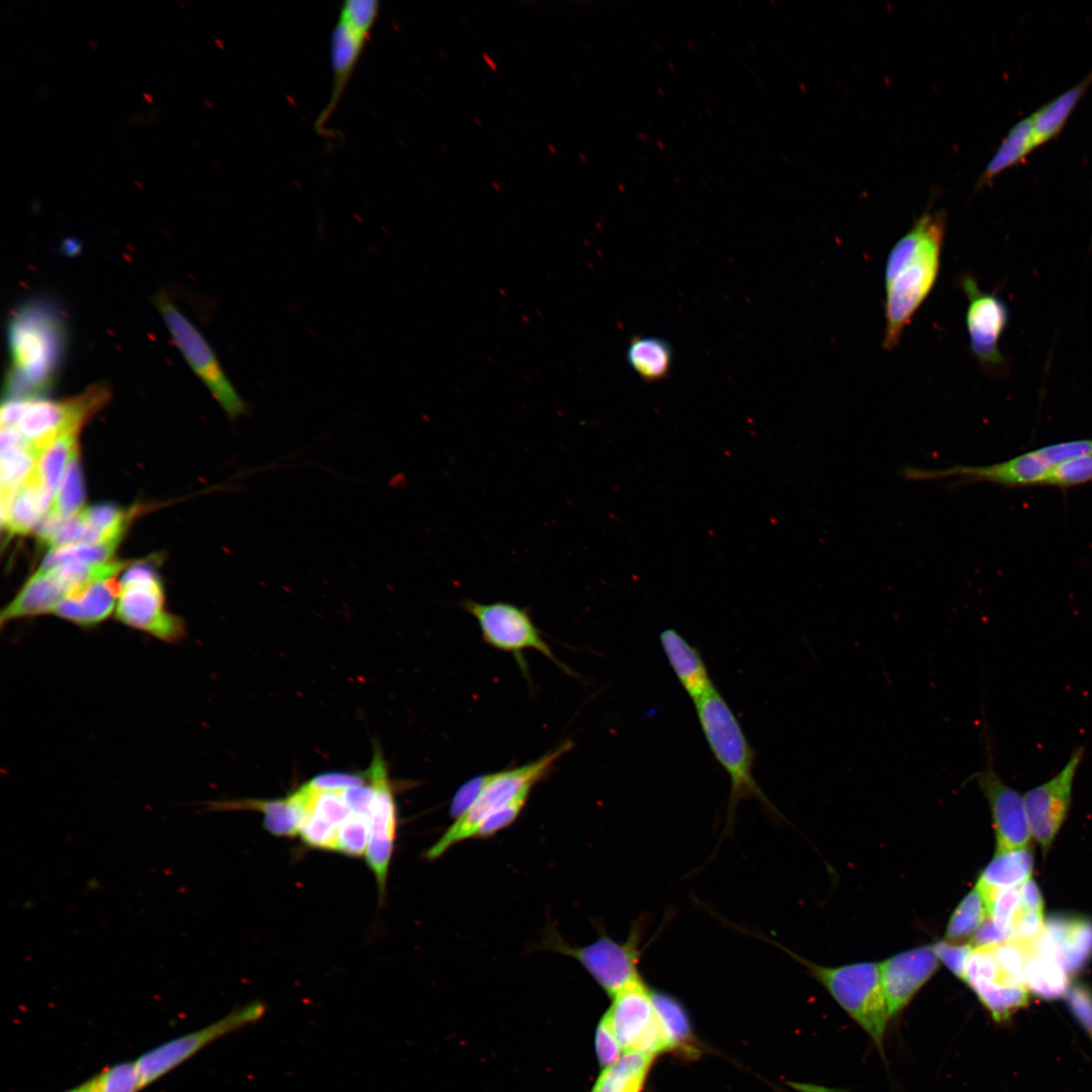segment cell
I'll return each mask as SVG.
<instances>
[{
	"mask_svg": "<svg viewBox=\"0 0 1092 1092\" xmlns=\"http://www.w3.org/2000/svg\"><path fill=\"white\" fill-rule=\"evenodd\" d=\"M612 998L605 1014L624 1052L632 1051L655 1016L652 991L640 979Z\"/></svg>",
	"mask_w": 1092,
	"mask_h": 1092,
	"instance_id": "obj_20",
	"label": "cell"
},
{
	"mask_svg": "<svg viewBox=\"0 0 1092 1092\" xmlns=\"http://www.w3.org/2000/svg\"><path fill=\"white\" fill-rule=\"evenodd\" d=\"M309 792L302 785L286 798L274 800L215 801L209 810H257L264 815V827L276 836H294L307 815Z\"/></svg>",
	"mask_w": 1092,
	"mask_h": 1092,
	"instance_id": "obj_21",
	"label": "cell"
},
{
	"mask_svg": "<svg viewBox=\"0 0 1092 1092\" xmlns=\"http://www.w3.org/2000/svg\"><path fill=\"white\" fill-rule=\"evenodd\" d=\"M973 948L972 943L957 944L947 940L938 941L933 945V949L938 960L963 981L967 963Z\"/></svg>",
	"mask_w": 1092,
	"mask_h": 1092,
	"instance_id": "obj_48",
	"label": "cell"
},
{
	"mask_svg": "<svg viewBox=\"0 0 1092 1092\" xmlns=\"http://www.w3.org/2000/svg\"><path fill=\"white\" fill-rule=\"evenodd\" d=\"M109 395L104 385L97 384L64 400L44 397L15 399L18 418L13 428L19 431L39 457L63 433L81 430L84 423L105 404Z\"/></svg>",
	"mask_w": 1092,
	"mask_h": 1092,
	"instance_id": "obj_10",
	"label": "cell"
},
{
	"mask_svg": "<svg viewBox=\"0 0 1092 1092\" xmlns=\"http://www.w3.org/2000/svg\"><path fill=\"white\" fill-rule=\"evenodd\" d=\"M120 590L113 578L93 582L69 594L53 614L80 627L95 626L112 613Z\"/></svg>",
	"mask_w": 1092,
	"mask_h": 1092,
	"instance_id": "obj_24",
	"label": "cell"
},
{
	"mask_svg": "<svg viewBox=\"0 0 1092 1092\" xmlns=\"http://www.w3.org/2000/svg\"><path fill=\"white\" fill-rule=\"evenodd\" d=\"M1084 89V83L1075 86L1031 116L1034 147L1046 142L1059 131Z\"/></svg>",
	"mask_w": 1092,
	"mask_h": 1092,
	"instance_id": "obj_35",
	"label": "cell"
},
{
	"mask_svg": "<svg viewBox=\"0 0 1092 1092\" xmlns=\"http://www.w3.org/2000/svg\"><path fill=\"white\" fill-rule=\"evenodd\" d=\"M654 1056L627 1051L612 1065L604 1068L594 1090L598 1092H640L644 1086Z\"/></svg>",
	"mask_w": 1092,
	"mask_h": 1092,
	"instance_id": "obj_30",
	"label": "cell"
},
{
	"mask_svg": "<svg viewBox=\"0 0 1092 1092\" xmlns=\"http://www.w3.org/2000/svg\"><path fill=\"white\" fill-rule=\"evenodd\" d=\"M1032 868V853L1026 847L996 854L982 872L977 885L993 891L1017 887L1030 879Z\"/></svg>",
	"mask_w": 1092,
	"mask_h": 1092,
	"instance_id": "obj_31",
	"label": "cell"
},
{
	"mask_svg": "<svg viewBox=\"0 0 1092 1092\" xmlns=\"http://www.w3.org/2000/svg\"><path fill=\"white\" fill-rule=\"evenodd\" d=\"M342 794L343 799L351 812L370 815L375 796L370 781L369 784L366 783L362 786L346 788L343 790Z\"/></svg>",
	"mask_w": 1092,
	"mask_h": 1092,
	"instance_id": "obj_52",
	"label": "cell"
},
{
	"mask_svg": "<svg viewBox=\"0 0 1092 1092\" xmlns=\"http://www.w3.org/2000/svg\"><path fill=\"white\" fill-rule=\"evenodd\" d=\"M87 1082L91 1092H138L143 1088L135 1061L106 1068Z\"/></svg>",
	"mask_w": 1092,
	"mask_h": 1092,
	"instance_id": "obj_39",
	"label": "cell"
},
{
	"mask_svg": "<svg viewBox=\"0 0 1092 1092\" xmlns=\"http://www.w3.org/2000/svg\"><path fill=\"white\" fill-rule=\"evenodd\" d=\"M1092 479V455L1081 456L1053 466L1043 483L1074 485Z\"/></svg>",
	"mask_w": 1092,
	"mask_h": 1092,
	"instance_id": "obj_44",
	"label": "cell"
},
{
	"mask_svg": "<svg viewBox=\"0 0 1092 1092\" xmlns=\"http://www.w3.org/2000/svg\"><path fill=\"white\" fill-rule=\"evenodd\" d=\"M1034 943L1054 956L1068 974H1074L1092 958V921L1079 917H1050Z\"/></svg>",
	"mask_w": 1092,
	"mask_h": 1092,
	"instance_id": "obj_19",
	"label": "cell"
},
{
	"mask_svg": "<svg viewBox=\"0 0 1092 1092\" xmlns=\"http://www.w3.org/2000/svg\"><path fill=\"white\" fill-rule=\"evenodd\" d=\"M266 1012V1005L256 1001L229 1013L223 1018L190 1033L175 1037L135 1060L143 1087L156 1081L219 1037L253 1024Z\"/></svg>",
	"mask_w": 1092,
	"mask_h": 1092,
	"instance_id": "obj_12",
	"label": "cell"
},
{
	"mask_svg": "<svg viewBox=\"0 0 1092 1092\" xmlns=\"http://www.w3.org/2000/svg\"><path fill=\"white\" fill-rule=\"evenodd\" d=\"M369 836L370 815L351 812L339 826L336 850L361 856L366 853Z\"/></svg>",
	"mask_w": 1092,
	"mask_h": 1092,
	"instance_id": "obj_40",
	"label": "cell"
},
{
	"mask_svg": "<svg viewBox=\"0 0 1092 1092\" xmlns=\"http://www.w3.org/2000/svg\"><path fill=\"white\" fill-rule=\"evenodd\" d=\"M339 827L325 819L308 813L304 818L298 834L308 846L336 850Z\"/></svg>",
	"mask_w": 1092,
	"mask_h": 1092,
	"instance_id": "obj_45",
	"label": "cell"
},
{
	"mask_svg": "<svg viewBox=\"0 0 1092 1092\" xmlns=\"http://www.w3.org/2000/svg\"><path fill=\"white\" fill-rule=\"evenodd\" d=\"M492 777L493 772L479 775L462 784L455 792L450 803V816L455 820L460 818L470 808Z\"/></svg>",
	"mask_w": 1092,
	"mask_h": 1092,
	"instance_id": "obj_47",
	"label": "cell"
},
{
	"mask_svg": "<svg viewBox=\"0 0 1092 1092\" xmlns=\"http://www.w3.org/2000/svg\"><path fill=\"white\" fill-rule=\"evenodd\" d=\"M379 6L377 0H346L341 6L338 20L369 37L379 15Z\"/></svg>",
	"mask_w": 1092,
	"mask_h": 1092,
	"instance_id": "obj_42",
	"label": "cell"
},
{
	"mask_svg": "<svg viewBox=\"0 0 1092 1092\" xmlns=\"http://www.w3.org/2000/svg\"><path fill=\"white\" fill-rule=\"evenodd\" d=\"M659 642L680 686L695 702L716 691L700 651L673 628L661 631Z\"/></svg>",
	"mask_w": 1092,
	"mask_h": 1092,
	"instance_id": "obj_23",
	"label": "cell"
},
{
	"mask_svg": "<svg viewBox=\"0 0 1092 1092\" xmlns=\"http://www.w3.org/2000/svg\"><path fill=\"white\" fill-rule=\"evenodd\" d=\"M939 960L933 946H919L893 956L880 965L882 985L891 1017L901 1012L935 973Z\"/></svg>",
	"mask_w": 1092,
	"mask_h": 1092,
	"instance_id": "obj_18",
	"label": "cell"
},
{
	"mask_svg": "<svg viewBox=\"0 0 1092 1092\" xmlns=\"http://www.w3.org/2000/svg\"><path fill=\"white\" fill-rule=\"evenodd\" d=\"M1069 1006L1076 1018L1092 1036V992L1083 985L1068 989Z\"/></svg>",
	"mask_w": 1092,
	"mask_h": 1092,
	"instance_id": "obj_50",
	"label": "cell"
},
{
	"mask_svg": "<svg viewBox=\"0 0 1092 1092\" xmlns=\"http://www.w3.org/2000/svg\"><path fill=\"white\" fill-rule=\"evenodd\" d=\"M1028 944L1018 938L977 945L966 967L964 982L997 1021L1008 1019L1027 1003L1023 972Z\"/></svg>",
	"mask_w": 1092,
	"mask_h": 1092,
	"instance_id": "obj_4",
	"label": "cell"
},
{
	"mask_svg": "<svg viewBox=\"0 0 1092 1092\" xmlns=\"http://www.w3.org/2000/svg\"><path fill=\"white\" fill-rule=\"evenodd\" d=\"M8 338L6 399L42 397L63 355L65 330L60 316L40 302L29 303L12 316Z\"/></svg>",
	"mask_w": 1092,
	"mask_h": 1092,
	"instance_id": "obj_2",
	"label": "cell"
},
{
	"mask_svg": "<svg viewBox=\"0 0 1092 1092\" xmlns=\"http://www.w3.org/2000/svg\"><path fill=\"white\" fill-rule=\"evenodd\" d=\"M79 432L80 430H71L60 435L41 452L32 470L54 498L71 459L79 450Z\"/></svg>",
	"mask_w": 1092,
	"mask_h": 1092,
	"instance_id": "obj_32",
	"label": "cell"
},
{
	"mask_svg": "<svg viewBox=\"0 0 1092 1092\" xmlns=\"http://www.w3.org/2000/svg\"><path fill=\"white\" fill-rule=\"evenodd\" d=\"M368 38L337 20L331 38L332 92L326 107L315 120L317 130L325 127L338 107Z\"/></svg>",
	"mask_w": 1092,
	"mask_h": 1092,
	"instance_id": "obj_22",
	"label": "cell"
},
{
	"mask_svg": "<svg viewBox=\"0 0 1092 1092\" xmlns=\"http://www.w3.org/2000/svg\"><path fill=\"white\" fill-rule=\"evenodd\" d=\"M641 933V923H636L625 941H617L603 933L589 944L574 946L565 941L555 928H549L540 946L576 960L599 986L614 997L625 987L642 979L638 968Z\"/></svg>",
	"mask_w": 1092,
	"mask_h": 1092,
	"instance_id": "obj_8",
	"label": "cell"
},
{
	"mask_svg": "<svg viewBox=\"0 0 1092 1092\" xmlns=\"http://www.w3.org/2000/svg\"><path fill=\"white\" fill-rule=\"evenodd\" d=\"M695 705L707 743L730 780L727 827L732 826L736 808L744 799H756L778 813L754 779L753 749L725 699L716 690Z\"/></svg>",
	"mask_w": 1092,
	"mask_h": 1092,
	"instance_id": "obj_3",
	"label": "cell"
},
{
	"mask_svg": "<svg viewBox=\"0 0 1092 1092\" xmlns=\"http://www.w3.org/2000/svg\"><path fill=\"white\" fill-rule=\"evenodd\" d=\"M592 1092H598V1091H596V1090H594V1089H593V1090H592Z\"/></svg>",
	"mask_w": 1092,
	"mask_h": 1092,
	"instance_id": "obj_55",
	"label": "cell"
},
{
	"mask_svg": "<svg viewBox=\"0 0 1092 1092\" xmlns=\"http://www.w3.org/2000/svg\"><path fill=\"white\" fill-rule=\"evenodd\" d=\"M989 918L988 905L980 890L975 887L952 913L946 927V940L957 942L967 938Z\"/></svg>",
	"mask_w": 1092,
	"mask_h": 1092,
	"instance_id": "obj_36",
	"label": "cell"
},
{
	"mask_svg": "<svg viewBox=\"0 0 1092 1092\" xmlns=\"http://www.w3.org/2000/svg\"><path fill=\"white\" fill-rule=\"evenodd\" d=\"M625 355L632 371L647 383L663 380L670 373L673 351L663 338L635 335L631 337Z\"/></svg>",
	"mask_w": 1092,
	"mask_h": 1092,
	"instance_id": "obj_27",
	"label": "cell"
},
{
	"mask_svg": "<svg viewBox=\"0 0 1092 1092\" xmlns=\"http://www.w3.org/2000/svg\"><path fill=\"white\" fill-rule=\"evenodd\" d=\"M66 1092H91V1091H90L88 1082H85V1083L79 1085L78 1087H76L74 1089H71L69 1091H66Z\"/></svg>",
	"mask_w": 1092,
	"mask_h": 1092,
	"instance_id": "obj_54",
	"label": "cell"
},
{
	"mask_svg": "<svg viewBox=\"0 0 1092 1092\" xmlns=\"http://www.w3.org/2000/svg\"><path fill=\"white\" fill-rule=\"evenodd\" d=\"M367 772L375 796L370 813V836L365 854L382 898L394 848L397 822L396 805L387 766L377 747L374 749L371 766Z\"/></svg>",
	"mask_w": 1092,
	"mask_h": 1092,
	"instance_id": "obj_15",
	"label": "cell"
},
{
	"mask_svg": "<svg viewBox=\"0 0 1092 1092\" xmlns=\"http://www.w3.org/2000/svg\"><path fill=\"white\" fill-rule=\"evenodd\" d=\"M1032 148H1034L1032 118L1028 117L1017 122L1009 130L981 174L978 186L984 185L1017 163Z\"/></svg>",
	"mask_w": 1092,
	"mask_h": 1092,
	"instance_id": "obj_34",
	"label": "cell"
},
{
	"mask_svg": "<svg viewBox=\"0 0 1092 1092\" xmlns=\"http://www.w3.org/2000/svg\"><path fill=\"white\" fill-rule=\"evenodd\" d=\"M1006 938L1007 936L995 926L990 918L974 934V941L977 945L998 942Z\"/></svg>",
	"mask_w": 1092,
	"mask_h": 1092,
	"instance_id": "obj_53",
	"label": "cell"
},
{
	"mask_svg": "<svg viewBox=\"0 0 1092 1092\" xmlns=\"http://www.w3.org/2000/svg\"><path fill=\"white\" fill-rule=\"evenodd\" d=\"M37 458L16 428H1V496L14 494L32 472Z\"/></svg>",
	"mask_w": 1092,
	"mask_h": 1092,
	"instance_id": "obj_28",
	"label": "cell"
},
{
	"mask_svg": "<svg viewBox=\"0 0 1092 1092\" xmlns=\"http://www.w3.org/2000/svg\"><path fill=\"white\" fill-rule=\"evenodd\" d=\"M819 981L840 1007L883 1051L891 1015L882 985L880 965L858 963L840 967L813 964L784 948Z\"/></svg>",
	"mask_w": 1092,
	"mask_h": 1092,
	"instance_id": "obj_5",
	"label": "cell"
},
{
	"mask_svg": "<svg viewBox=\"0 0 1092 1092\" xmlns=\"http://www.w3.org/2000/svg\"><path fill=\"white\" fill-rule=\"evenodd\" d=\"M533 787L534 785L526 786L502 808L487 816L476 829L473 838H488L514 823L524 809Z\"/></svg>",
	"mask_w": 1092,
	"mask_h": 1092,
	"instance_id": "obj_41",
	"label": "cell"
},
{
	"mask_svg": "<svg viewBox=\"0 0 1092 1092\" xmlns=\"http://www.w3.org/2000/svg\"><path fill=\"white\" fill-rule=\"evenodd\" d=\"M945 230V212L940 210L926 228L906 233L890 250L884 267L885 350L898 346L905 327L932 290Z\"/></svg>",
	"mask_w": 1092,
	"mask_h": 1092,
	"instance_id": "obj_1",
	"label": "cell"
},
{
	"mask_svg": "<svg viewBox=\"0 0 1092 1092\" xmlns=\"http://www.w3.org/2000/svg\"><path fill=\"white\" fill-rule=\"evenodd\" d=\"M155 305L186 362L209 390L232 422L249 415L251 406L240 394L221 366L214 350L201 332L164 292L155 296Z\"/></svg>",
	"mask_w": 1092,
	"mask_h": 1092,
	"instance_id": "obj_7",
	"label": "cell"
},
{
	"mask_svg": "<svg viewBox=\"0 0 1092 1092\" xmlns=\"http://www.w3.org/2000/svg\"><path fill=\"white\" fill-rule=\"evenodd\" d=\"M961 284L968 299L965 320L972 354L988 370L1002 368L998 342L1008 324V307L995 293L981 290L970 274L962 276Z\"/></svg>",
	"mask_w": 1092,
	"mask_h": 1092,
	"instance_id": "obj_14",
	"label": "cell"
},
{
	"mask_svg": "<svg viewBox=\"0 0 1092 1092\" xmlns=\"http://www.w3.org/2000/svg\"><path fill=\"white\" fill-rule=\"evenodd\" d=\"M369 781L368 772L365 775L331 771L312 778L308 785L317 790H339L358 787Z\"/></svg>",
	"mask_w": 1092,
	"mask_h": 1092,
	"instance_id": "obj_51",
	"label": "cell"
},
{
	"mask_svg": "<svg viewBox=\"0 0 1092 1092\" xmlns=\"http://www.w3.org/2000/svg\"><path fill=\"white\" fill-rule=\"evenodd\" d=\"M1021 905L1020 886L998 890L993 898L990 919L1007 938L1012 921Z\"/></svg>",
	"mask_w": 1092,
	"mask_h": 1092,
	"instance_id": "obj_43",
	"label": "cell"
},
{
	"mask_svg": "<svg viewBox=\"0 0 1092 1092\" xmlns=\"http://www.w3.org/2000/svg\"><path fill=\"white\" fill-rule=\"evenodd\" d=\"M990 752L989 749L984 769L973 778L989 803L996 833V854H1000L1025 848L1031 832L1023 797L1000 778Z\"/></svg>",
	"mask_w": 1092,
	"mask_h": 1092,
	"instance_id": "obj_16",
	"label": "cell"
},
{
	"mask_svg": "<svg viewBox=\"0 0 1092 1092\" xmlns=\"http://www.w3.org/2000/svg\"><path fill=\"white\" fill-rule=\"evenodd\" d=\"M84 498L85 491L78 450L67 467L49 512L67 520L83 510Z\"/></svg>",
	"mask_w": 1092,
	"mask_h": 1092,
	"instance_id": "obj_37",
	"label": "cell"
},
{
	"mask_svg": "<svg viewBox=\"0 0 1092 1092\" xmlns=\"http://www.w3.org/2000/svg\"><path fill=\"white\" fill-rule=\"evenodd\" d=\"M1084 754L1085 746L1076 747L1056 776L1023 796L1031 835L1044 854L1067 817L1074 782Z\"/></svg>",
	"mask_w": 1092,
	"mask_h": 1092,
	"instance_id": "obj_13",
	"label": "cell"
},
{
	"mask_svg": "<svg viewBox=\"0 0 1092 1092\" xmlns=\"http://www.w3.org/2000/svg\"><path fill=\"white\" fill-rule=\"evenodd\" d=\"M1068 973L1052 954L1039 949L1034 939L1024 965L1023 978L1026 988L1044 999H1056L1068 991Z\"/></svg>",
	"mask_w": 1092,
	"mask_h": 1092,
	"instance_id": "obj_29",
	"label": "cell"
},
{
	"mask_svg": "<svg viewBox=\"0 0 1092 1092\" xmlns=\"http://www.w3.org/2000/svg\"><path fill=\"white\" fill-rule=\"evenodd\" d=\"M1051 467L1081 456L1092 455V441L1081 440L1046 446L1035 451Z\"/></svg>",
	"mask_w": 1092,
	"mask_h": 1092,
	"instance_id": "obj_49",
	"label": "cell"
},
{
	"mask_svg": "<svg viewBox=\"0 0 1092 1092\" xmlns=\"http://www.w3.org/2000/svg\"><path fill=\"white\" fill-rule=\"evenodd\" d=\"M462 608L478 623L486 644L516 656L519 664L524 650H536L571 673L553 653L525 608L507 602L479 603L465 600Z\"/></svg>",
	"mask_w": 1092,
	"mask_h": 1092,
	"instance_id": "obj_11",
	"label": "cell"
},
{
	"mask_svg": "<svg viewBox=\"0 0 1092 1092\" xmlns=\"http://www.w3.org/2000/svg\"><path fill=\"white\" fill-rule=\"evenodd\" d=\"M67 590L50 570H37L2 610L0 625L14 620L54 613Z\"/></svg>",
	"mask_w": 1092,
	"mask_h": 1092,
	"instance_id": "obj_26",
	"label": "cell"
},
{
	"mask_svg": "<svg viewBox=\"0 0 1092 1092\" xmlns=\"http://www.w3.org/2000/svg\"><path fill=\"white\" fill-rule=\"evenodd\" d=\"M652 998L668 1051L695 1054L692 1025L682 1004L673 996L662 992L652 991Z\"/></svg>",
	"mask_w": 1092,
	"mask_h": 1092,
	"instance_id": "obj_33",
	"label": "cell"
},
{
	"mask_svg": "<svg viewBox=\"0 0 1092 1092\" xmlns=\"http://www.w3.org/2000/svg\"><path fill=\"white\" fill-rule=\"evenodd\" d=\"M595 1048L602 1068H607L615 1063L624 1053L606 1014L598 1024L595 1034Z\"/></svg>",
	"mask_w": 1092,
	"mask_h": 1092,
	"instance_id": "obj_46",
	"label": "cell"
},
{
	"mask_svg": "<svg viewBox=\"0 0 1092 1092\" xmlns=\"http://www.w3.org/2000/svg\"><path fill=\"white\" fill-rule=\"evenodd\" d=\"M573 742L566 740L533 761L493 772L492 779L470 808L460 818L454 820L426 851V858L437 859L457 843L473 838L476 829L487 816L502 808L526 786H535L548 775L560 757L571 750Z\"/></svg>",
	"mask_w": 1092,
	"mask_h": 1092,
	"instance_id": "obj_6",
	"label": "cell"
},
{
	"mask_svg": "<svg viewBox=\"0 0 1092 1092\" xmlns=\"http://www.w3.org/2000/svg\"><path fill=\"white\" fill-rule=\"evenodd\" d=\"M119 583L116 618L121 623L168 643L185 636L184 622L166 609L162 582L154 566L138 562L127 568Z\"/></svg>",
	"mask_w": 1092,
	"mask_h": 1092,
	"instance_id": "obj_9",
	"label": "cell"
},
{
	"mask_svg": "<svg viewBox=\"0 0 1092 1092\" xmlns=\"http://www.w3.org/2000/svg\"><path fill=\"white\" fill-rule=\"evenodd\" d=\"M122 538L102 541L95 544H81L51 550L44 557L39 570H49L69 562L102 563L110 561L113 552Z\"/></svg>",
	"mask_w": 1092,
	"mask_h": 1092,
	"instance_id": "obj_38",
	"label": "cell"
},
{
	"mask_svg": "<svg viewBox=\"0 0 1092 1092\" xmlns=\"http://www.w3.org/2000/svg\"><path fill=\"white\" fill-rule=\"evenodd\" d=\"M1051 468L1034 451L987 466L953 465L940 469L910 466L902 470V475L911 480L957 477L958 484L989 481L1003 485H1027L1043 483Z\"/></svg>",
	"mask_w": 1092,
	"mask_h": 1092,
	"instance_id": "obj_17",
	"label": "cell"
},
{
	"mask_svg": "<svg viewBox=\"0 0 1092 1092\" xmlns=\"http://www.w3.org/2000/svg\"><path fill=\"white\" fill-rule=\"evenodd\" d=\"M54 496L31 472L12 498L1 502V524L10 535H24L36 528L48 514Z\"/></svg>",
	"mask_w": 1092,
	"mask_h": 1092,
	"instance_id": "obj_25",
	"label": "cell"
}]
</instances>
